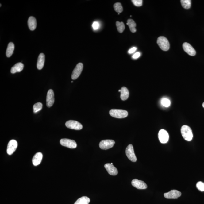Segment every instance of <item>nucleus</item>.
Listing matches in <instances>:
<instances>
[{
  "label": "nucleus",
  "instance_id": "obj_1",
  "mask_svg": "<svg viewBox=\"0 0 204 204\" xmlns=\"http://www.w3.org/2000/svg\"><path fill=\"white\" fill-rule=\"evenodd\" d=\"M181 132L184 140L188 141H191L193 135L191 129L190 127L187 125H184L181 128Z\"/></svg>",
  "mask_w": 204,
  "mask_h": 204
},
{
  "label": "nucleus",
  "instance_id": "obj_2",
  "mask_svg": "<svg viewBox=\"0 0 204 204\" xmlns=\"http://www.w3.org/2000/svg\"><path fill=\"white\" fill-rule=\"evenodd\" d=\"M109 114L112 117L117 118L126 117L128 115L127 111L121 109H112L109 111Z\"/></svg>",
  "mask_w": 204,
  "mask_h": 204
},
{
  "label": "nucleus",
  "instance_id": "obj_3",
  "mask_svg": "<svg viewBox=\"0 0 204 204\" xmlns=\"http://www.w3.org/2000/svg\"><path fill=\"white\" fill-rule=\"evenodd\" d=\"M157 43L160 48L163 51H167L170 48L169 41L166 37H160L158 38Z\"/></svg>",
  "mask_w": 204,
  "mask_h": 204
},
{
  "label": "nucleus",
  "instance_id": "obj_4",
  "mask_svg": "<svg viewBox=\"0 0 204 204\" xmlns=\"http://www.w3.org/2000/svg\"><path fill=\"white\" fill-rule=\"evenodd\" d=\"M125 153H126L127 157H128L129 160L133 162H136L137 158L135 156L134 151L133 145L132 144L128 145L125 150Z\"/></svg>",
  "mask_w": 204,
  "mask_h": 204
},
{
  "label": "nucleus",
  "instance_id": "obj_5",
  "mask_svg": "<svg viewBox=\"0 0 204 204\" xmlns=\"http://www.w3.org/2000/svg\"><path fill=\"white\" fill-rule=\"evenodd\" d=\"M60 143L62 146L70 148H75L77 147V144L74 140L68 139H62L60 140Z\"/></svg>",
  "mask_w": 204,
  "mask_h": 204
},
{
  "label": "nucleus",
  "instance_id": "obj_6",
  "mask_svg": "<svg viewBox=\"0 0 204 204\" xmlns=\"http://www.w3.org/2000/svg\"><path fill=\"white\" fill-rule=\"evenodd\" d=\"M67 128L75 130H80L83 128V125L79 122L74 120H69L66 123Z\"/></svg>",
  "mask_w": 204,
  "mask_h": 204
},
{
  "label": "nucleus",
  "instance_id": "obj_7",
  "mask_svg": "<svg viewBox=\"0 0 204 204\" xmlns=\"http://www.w3.org/2000/svg\"><path fill=\"white\" fill-rule=\"evenodd\" d=\"M115 142L111 140H102L99 143V147L103 150H107L112 148L115 144Z\"/></svg>",
  "mask_w": 204,
  "mask_h": 204
},
{
  "label": "nucleus",
  "instance_id": "obj_8",
  "mask_svg": "<svg viewBox=\"0 0 204 204\" xmlns=\"http://www.w3.org/2000/svg\"><path fill=\"white\" fill-rule=\"evenodd\" d=\"M83 65L82 63H78L75 68L71 75V78L73 80L76 79L80 75L83 71Z\"/></svg>",
  "mask_w": 204,
  "mask_h": 204
},
{
  "label": "nucleus",
  "instance_id": "obj_9",
  "mask_svg": "<svg viewBox=\"0 0 204 204\" xmlns=\"http://www.w3.org/2000/svg\"><path fill=\"white\" fill-rule=\"evenodd\" d=\"M181 195V192L177 190H171L170 191L164 194L165 198L167 199H177L180 197Z\"/></svg>",
  "mask_w": 204,
  "mask_h": 204
},
{
  "label": "nucleus",
  "instance_id": "obj_10",
  "mask_svg": "<svg viewBox=\"0 0 204 204\" xmlns=\"http://www.w3.org/2000/svg\"><path fill=\"white\" fill-rule=\"evenodd\" d=\"M17 143L15 140H12L8 143L7 148V153L11 155L15 151L17 147Z\"/></svg>",
  "mask_w": 204,
  "mask_h": 204
},
{
  "label": "nucleus",
  "instance_id": "obj_11",
  "mask_svg": "<svg viewBox=\"0 0 204 204\" xmlns=\"http://www.w3.org/2000/svg\"><path fill=\"white\" fill-rule=\"evenodd\" d=\"M158 138L161 143H167L169 139V135L167 132L164 129L160 130L158 133Z\"/></svg>",
  "mask_w": 204,
  "mask_h": 204
},
{
  "label": "nucleus",
  "instance_id": "obj_12",
  "mask_svg": "<svg viewBox=\"0 0 204 204\" xmlns=\"http://www.w3.org/2000/svg\"><path fill=\"white\" fill-rule=\"evenodd\" d=\"M55 102L54 94L52 89H50L47 92L46 104L47 106L48 107H50L53 105Z\"/></svg>",
  "mask_w": 204,
  "mask_h": 204
},
{
  "label": "nucleus",
  "instance_id": "obj_13",
  "mask_svg": "<svg viewBox=\"0 0 204 204\" xmlns=\"http://www.w3.org/2000/svg\"><path fill=\"white\" fill-rule=\"evenodd\" d=\"M132 184L133 187L138 189H145L147 188V185L145 182L141 180L135 179L132 182Z\"/></svg>",
  "mask_w": 204,
  "mask_h": 204
},
{
  "label": "nucleus",
  "instance_id": "obj_14",
  "mask_svg": "<svg viewBox=\"0 0 204 204\" xmlns=\"http://www.w3.org/2000/svg\"><path fill=\"white\" fill-rule=\"evenodd\" d=\"M183 48L184 51L190 56H194L196 55V52L195 50L190 45V44L187 43V42H185L183 45Z\"/></svg>",
  "mask_w": 204,
  "mask_h": 204
},
{
  "label": "nucleus",
  "instance_id": "obj_15",
  "mask_svg": "<svg viewBox=\"0 0 204 204\" xmlns=\"http://www.w3.org/2000/svg\"><path fill=\"white\" fill-rule=\"evenodd\" d=\"M108 173L112 175H116L118 174L117 169L111 163H107L104 165Z\"/></svg>",
  "mask_w": 204,
  "mask_h": 204
},
{
  "label": "nucleus",
  "instance_id": "obj_16",
  "mask_svg": "<svg viewBox=\"0 0 204 204\" xmlns=\"http://www.w3.org/2000/svg\"><path fill=\"white\" fill-rule=\"evenodd\" d=\"M45 56L44 53H41L39 55L37 63V69L41 70L43 68L45 63Z\"/></svg>",
  "mask_w": 204,
  "mask_h": 204
},
{
  "label": "nucleus",
  "instance_id": "obj_17",
  "mask_svg": "<svg viewBox=\"0 0 204 204\" xmlns=\"http://www.w3.org/2000/svg\"><path fill=\"white\" fill-rule=\"evenodd\" d=\"M42 153L40 152L37 153L34 156L32 159V163L33 165L37 166L40 164L42 159Z\"/></svg>",
  "mask_w": 204,
  "mask_h": 204
},
{
  "label": "nucleus",
  "instance_id": "obj_18",
  "mask_svg": "<svg viewBox=\"0 0 204 204\" xmlns=\"http://www.w3.org/2000/svg\"><path fill=\"white\" fill-rule=\"evenodd\" d=\"M28 25L31 30H35L37 26V22L35 18L33 16H30L28 21Z\"/></svg>",
  "mask_w": 204,
  "mask_h": 204
},
{
  "label": "nucleus",
  "instance_id": "obj_19",
  "mask_svg": "<svg viewBox=\"0 0 204 204\" xmlns=\"http://www.w3.org/2000/svg\"><path fill=\"white\" fill-rule=\"evenodd\" d=\"M24 67V65L22 63H17L11 68V72L13 74L17 72H20L23 70Z\"/></svg>",
  "mask_w": 204,
  "mask_h": 204
},
{
  "label": "nucleus",
  "instance_id": "obj_20",
  "mask_svg": "<svg viewBox=\"0 0 204 204\" xmlns=\"http://www.w3.org/2000/svg\"><path fill=\"white\" fill-rule=\"evenodd\" d=\"M121 98L122 100L125 101L128 99L129 93L126 87H123L121 89Z\"/></svg>",
  "mask_w": 204,
  "mask_h": 204
},
{
  "label": "nucleus",
  "instance_id": "obj_21",
  "mask_svg": "<svg viewBox=\"0 0 204 204\" xmlns=\"http://www.w3.org/2000/svg\"><path fill=\"white\" fill-rule=\"evenodd\" d=\"M14 49V44L13 42H10L8 44L7 49L6 50V56L9 58L12 56Z\"/></svg>",
  "mask_w": 204,
  "mask_h": 204
},
{
  "label": "nucleus",
  "instance_id": "obj_22",
  "mask_svg": "<svg viewBox=\"0 0 204 204\" xmlns=\"http://www.w3.org/2000/svg\"><path fill=\"white\" fill-rule=\"evenodd\" d=\"M127 24L128 25L130 30L132 33H135L136 32V29L135 28L136 27V24L133 19H128V20L127 21Z\"/></svg>",
  "mask_w": 204,
  "mask_h": 204
},
{
  "label": "nucleus",
  "instance_id": "obj_23",
  "mask_svg": "<svg viewBox=\"0 0 204 204\" xmlns=\"http://www.w3.org/2000/svg\"><path fill=\"white\" fill-rule=\"evenodd\" d=\"M90 199L87 197L83 196L78 199L74 204H89Z\"/></svg>",
  "mask_w": 204,
  "mask_h": 204
},
{
  "label": "nucleus",
  "instance_id": "obj_24",
  "mask_svg": "<svg viewBox=\"0 0 204 204\" xmlns=\"http://www.w3.org/2000/svg\"><path fill=\"white\" fill-rule=\"evenodd\" d=\"M117 31L120 33H122L123 32L125 29V25L123 22H120L119 21H117L116 23Z\"/></svg>",
  "mask_w": 204,
  "mask_h": 204
},
{
  "label": "nucleus",
  "instance_id": "obj_25",
  "mask_svg": "<svg viewBox=\"0 0 204 204\" xmlns=\"http://www.w3.org/2000/svg\"><path fill=\"white\" fill-rule=\"evenodd\" d=\"M181 4L184 9H190L191 6V1L190 0H182L181 1Z\"/></svg>",
  "mask_w": 204,
  "mask_h": 204
},
{
  "label": "nucleus",
  "instance_id": "obj_26",
  "mask_svg": "<svg viewBox=\"0 0 204 204\" xmlns=\"http://www.w3.org/2000/svg\"><path fill=\"white\" fill-rule=\"evenodd\" d=\"M114 7L115 10L118 13H121L123 11V8L121 5V4L119 2L115 3L114 4Z\"/></svg>",
  "mask_w": 204,
  "mask_h": 204
},
{
  "label": "nucleus",
  "instance_id": "obj_27",
  "mask_svg": "<svg viewBox=\"0 0 204 204\" xmlns=\"http://www.w3.org/2000/svg\"><path fill=\"white\" fill-rule=\"evenodd\" d=\"M42 108V104L41 103L38 102L34 104L33 106V110L34 113L40 111L41 110Z\"/></svg>",
  "mask_w": 204,
  "mask_h": 204
},
{
  "label": "nucleus",
  "instance_id": "obj_28",
  "mask_svg": "<svg viewBox=\"0 0 204 204\" xmlns=\"http://www.w3.org/2000/svg\"><path fill=\"white\" fill-rule=\"evenodd\" d=\"M161 103L165 107H169L171 104V102L168 99L164 98L161 99Z\"/></svg>",
  "mask_w": 204,
  "mask_h": 204
},
{
  "label": "nucleus",
  "instance_id": "obj_29",
  "mask_svg": "<svg viewBox=\"0 0 204 204\" xmlns=\"http://www.w3.org/2000/svg\"><path fill=\"white\" fill-rule=\"evenodd\" d=\"M197 188L202 192L204 191V183L202 182L197 183L196 184Z\"/></svg>",
  "mask_w": 204,
  "mask_h": 204
},
{
  "label": "nucleus",
  "instance_id": "obj_30",
  "mask_svg": "<svg viewBox=\"0 0 204 204\" xmlns=\"http://www.w3.org/2000/svg\"><path fill=\"white\" fill-rule=\"evenodd\" d=\"M132 1L135 6H142V0H133Z\"/></svg>",
  "mask_w": 204,
  "mask_h": 204
},
{
  "label": "nucleus",
  "instance_id": "obj_31",
  "mask_svg": "<svg viewBox=\"0 0 204 204\" xmlns=\"http://www.w3.org/2000/svg\"><path fill=\"white\" fill-rule=\"evenodd\" d=\"M92 27L94 30H97L98 29L99 27V24L98 22H94L92 24Z\"/></svg>",
  "mask_w": 204,
  "mask_h": 204
},
{
  "label": "nucleus",
  "instance_id": "obj_32",
  "mask_svg": "<svg viewBox=\"0 0 204 204\" xmlns=\"http://www.w3.org/2000/svg\"><path fill=\"white\" fill-rule=\"evenodd\" d=\"M140 55H141V54H140V52H137V53H135L133 55V58L135 59H136L139 58Z\"/></svg>",
  "mask_w": 204,
  "mask_h": 204
},
{
  "label": "nucleus",
  "instance_id": "obj_33",
  "mask_svg": "<svg viewBox=\"0 0 204 204\" xmlns=\"http://www.w3.org/2000/svg\"><path fill=\"white\" fill-rule=\"evenodd\" d=\"M137 49V48L136 47H133L129 50L128 53L130 54L133 53L134 52L136 51Z\"/></svg>",
  "mask_w": 204,
  "mask_h": 204
},
{
  "label": "nucleus",
  "instance_id": "obj_34",
  "mask_svg": "<svg viewBox=\"0 0 204 204\" xmlns=\"http://www.w3.org/2000/svg\"><path fill=\"white\" fill-rule=\"evenodd\" d=\"M202 106H203V107L204 108V102L203 103V105H202Z\"/></svg>",
  "mask_w": 204,
  "mask_h": 204
},
{
  "label": "nucleus",
  "instance_id": "obj_35",
  "mask_svg": "<svg viewBox=\"0 0 204 204\" xmlns=\"http://www.w3.org/2000/svg\"><path fill=\"white\" fill-rule=\"evenodd\" d=\"M118 92H121V90H119Z\"/></svg>",
  "mask_w": 204,
  "mask_h": 204
},
{
  "label": "nucleus",
  "instance_id": "obj_36",
  "mask_svg": "<svg viewBox=\"0 0 204 204\" xmlns=\"http://www.w3.org/2000/svg\"><path fill=\"white\" fill-rule=\"evenodd\" d=\"M0 5H0V6H1H1H2V5H1V4H0Z\"/></svg>",
  "mask_w": 204,
  "mask_h": 204
},
{
  "label": "nucleus",
  "instance_id": "obj_37",
  "mask_svg": "<svg viewBox=\"0 0 204 204\" xmlns=\"http://www.w3.org/2000/svg\"><path fill=\"white\" fill-rule=\"evenodd\" d=\"M111 164H113V163H111Z\"/></svg>",
  "mask_w": 204,
  "mask_h": 204
}]
</instances>
